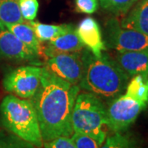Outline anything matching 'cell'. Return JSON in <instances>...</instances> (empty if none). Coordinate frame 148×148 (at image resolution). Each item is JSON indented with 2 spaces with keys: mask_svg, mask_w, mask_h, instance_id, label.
Returning <instances> with one entry per match:
<instances>
[{
  "mask_svg": "<svg viewBox=\"0 0 148 148\" xmlns=\"http://www.w3.org/2000/svg\"><path fill=\"white\" fill-rule=\"evenodd\" d=\"M78 85L59 78L42 67L40 84L30 101L36 112L44 142L73 133L72 115Z\"/></svg>",
  "mask_w": 148,
  "mask_h": 148,
  "instance_id": "obj_1",
  "label": "cell"
},
{
  "mask_svg": "<svg viewBox=\"0 0 148 148\" xmlns=\"http://www.w3.org/2000/svg\"><path fill=\"white\" fill-rule=\"evenodd\" d=\"M83 73L80 89L103 99H114L125 90L130 77L107 54L95 57L87 48L82 50Z\"/></svg>",
  "mask_w": 148,
  "mask_h": 148,
  "instance_id": "obj_2",
  "label": "cell"
},
{
  "mask_svg": "<svg viewBox=\"0 0 148 148\" xmlns=\"http://www.w3.org/2000/svg\"><path fill=\"white\" fill-rule=\"evenodd\" d=\"M0 116L3 126L8 132L37 148L44 146L36 112L30 100L7 95L0 105Z\"/></svg>",
  "mask_w": 148,
  "mask_h": 148,
  "instance_id": "obj_3",
  "label": "cell"
},
{
  "mask_svg": "<svg viewBox=\"0 0 148 148\" xmlns=\"http://www.w3.org/2000/svg\"><path fill=\"white\" fill-rule=\"evenodd\" d=\"M72 125L73 132L88 135L101 146L109 130L105 103L90 92H79L74 104Z\"/></svg>",
  "mask_w": 148,
  "mask_h": 148,
  "instance_id": "obj_4",
  "label": "cell"
},
{
  "mask_svg": "<svg viewBox=\"0 0 148 148\" xmlns=\"http://www.w3.org/2000/svg\"><path fill=\"white\" fill-rule=\"evenodd\" d=\"M42 67L25 65L11 70L3 81L4 90L11 95L30 100L40 84Z\"/></svg>",
  "mask_w": 148,
  "mask_h": 148,
  "instance_id": "obj_5",
  "label": "cell"
},
{
  "mask_svg": "<svg viewBox=\"0 0 148 148\" xmlns=\"http://www.w3.org/2000/svg\"><path fill=\"white\" fill-rule=\"evenodd\" d=\"M103 40L106 47L115 49L118 53L148 48V36L121 27L120 22L115 18H111L106 22Z\"/></svg>",
  "mask_w": 148,
  "mask_h": 148,
  "instance_id": "obj_6",
  "label": "cell"
},
{
  "mask_svg": "<svg viewBox=\"0 0 148 148\" xmlns=\"http://www.w3.org/2000/svg\"><path fill=\"white\" fill-rule=\"evenodd\" d=\"M147 107L126 94L119 95L107 108L108 127L113 132H124Z\"/></svg>",
  "mask_w": 148,
  "mask_h": 148,
  "instance_id": "obj_7",
  "label": "cell"
},
{
  "mask_svg": "<svg viewBox=\"0 0 148 148\" xmlns=\"http://www.w3.org/2000/svg\"><path fill=\"white\" fill-rule=\"evenodd\" d=\"M81 52L58 53L48 58L45 68L65 82L78 85L83 73Z\"/></svg>",
  "mask_w": 148,
  "mask_h": 148,
  "instance_id": "obj_8",
  "label": "cell"
},
{
  "mask_svg": "<svg viewBox=\"0 0 148 148\" xmlns=\"http://www.w3.org/2000/svg\"><path fill=\"white\" fill-rule=\"evenodd\" d=\"M40 57L19 40L12 32L0 28V62L28 63L40 66Z\"/></svg>",
  "mask_w": 148,
  "mask_h": 148,
  "instance_id": "obj_9",
  "label": "cell"
},
{
  "mask_svg": "<svg viewBox=\"0 0 148 148\" xmlns=\"http://www.w3.org/2000/svg\"><path fill=\"white\" fill-rule=\"evenodd\" d=\"M76 31L85 47L87 48L95 57L100 58L103 52L106 50V47L101 27L96 20L92 17H86L80 22Z\"/></svg>",
  "mask_w": 148,
  "mask_h": 148,
  "instance_id": "obj_10",
  "label": "cell"
},
{
  "mask_svg": "<svg viewBox=\"0 0 148 148\" xmlns=\"http://www.w3.org/2000/svg\"><path fill=\"white\" fill-rule=\"evenodd\" d=\"M84 48L85 45L74 29L49 41L47 46L42 48L41 56H45L47 59L58 53L81 52Z\"/></svg>",
  "mask_w": 148,
  "mask_h": 148,
  "instance_id": "obj_11",
  "label": "cell"
},
{
  "mask_svg": "<svg viewBox=\"0 0 148 148\" xmlns=\"http://www.w3.org/2000/svg\"><path fill=\"white\" fill-rule=\"evenodd\" d=\"M117 63L130 77L135 75L148 76V48L119 53Z\"/></svg>",
  "mask_w": 148,
  "mask_h": 148,
  "instance_id": "obj_12",
  "label": "cell"
},
{
  "mask_svg": "<svg viewBox=\"0 0 148 148\" xmlns=\"http://www.w3.org/2000/svg\"><path fill=\"white\" fill-rule=\"evenodd\" d=\"M0 28H4L12 32L15 36L21 40L32 51L37 53L40 57L41 56L43 46L40 41L36 36L32 27L29 22H17V23H5L0 24Z\"/></svg>",
  "mask_w": 148,
  "mask_h": 148,
  "instance_id": "obj_13",
  "label": "cell"
},
{
  "mask_svg": "<svg viewBox=\"0 0 148 148\" xmlns=\"http://www.w3.org/2000/svg\"><path fill=\"white\" fill-rule=\"evenodd\" d=\"M121 27L134 30L148 36V0H141L125 18Z\"/></svg>",
  "mask_w": 148,
  "mask_h": 148,
  "instance_id": "obj_14",
  "label": "cell"
},
{
  "mask_svg": "<svg viewBox=\"0 0 148 148\" xmlns=\"http://www.w3.org/2000/svg\"><path fill=\"white\" fill-rule=\"evenodd\" d=\"M28 22L32 27L36 36L40 42L50 41L56 37L76 29V27L73 24L49 25L34 21H29Z\"/></svg>",
  "mask_w": 148,
  "mask_h": 148,
  "instance_id": "obj_15",
  "label": "cell"
},
{
  "mask_svg": "<svg viewBox=\"0 0 148 148\" xmlns=\"http://www.w3.org/2000/svg\"><path fill=\"white\" fill-rule=\"evenodd\" d=\"M125 94L147 107L148 106V76L135 75L128 81Z\"/></svg>",
  "mask_w": 148,
  "mask_h": 148,
  "instance_id": "obj_16",
  "label": "cell"
},
{
  "mask_svg": "<svg viewBox=\"0 0 148 148\" xmlns=\"http://www.w3.org/2000/svg\"><path fill=\"white\" fill-rule=\"evenodd\" d=\"M19 0H0V24L24 22Z\"/></svg>",
  "mask_w": 148,
  "mask_h": 148,
  "instance_id": "obj_17",
  "label": "cell"
},
{
  "mask_svg": "<svg viewBox=\"0 0 148 148\" xmlns=\"http://www.w3.org/2000/svg\"><path fill=\"white\" fill-rule=\"evenodd\" d=\"M136 141L131 134L114 132L113 135L106 137L100 148H135Z\"/></svg>",
  "mask_w": 148,
  "mask_h": 148,
  "instance_id": "obj_18",
  "label": "cell"
},
{
  "mask_svg": "<svg viewBox=\"0 0 148 148\" xmlns=\"http://www.w3.org/2000/svg\"><path fill=\"white\" fill-rule=\"evenodd\" d=\"M101 8L117 15L125 14L138 0H98Z\"/></svg>",
  "mask_w": 148,
  "mask_h": 148,
  "instance_id": "obj_19",
  "label": "cell"
},
{
  "mask_svg": "<svg viewBox=\"0 0 148 148\" xmlns=\"http://www.w3.org/2000/svg\"><path fill=\"white\" fill-rule=\"evenodd\" d=\"M0 148H36V147L12 132L0 130Z\"/></svg>",
  "mask_w": 148,
  "mask_h": 148,
  "instance_id": "obj_20",
  "label": "cell"
},
{
  "mask_svg": "<svg viewBox=\"0 0 148 148\" xmlns=\"http://www.w3.org/2000/svg\"><path fill=\"white\" fill-rule=\"evenodd\" d=\"M19 7L22 17L26 21H34L39 9L38 0H19Z\"/></svg>",
  "mask_w": 148,
  "mask_h": 148,
  "instance_id": "obj_21",
  "label": "cell"
},
{
  "mask_svg": "<svg viewBox=\"0 0 148 148\" xmlns=\"http://www.w3.org/2000/svg\"><path fill=\"white\" fill-rule=\"evenodd\" d=\"M77 148H100L101 145L88 135L74 132L70 137Z\"/></svg>",
  "mask_w": 148,
  "mask_h": 148,
  "instance_id": "obj_22",
  "label": "cell"
},
{
  "mask_svg": "<svg viewBox=\"0 0 148 148\" xmlns=\"http://www.w3.org/2000/svg\"><path fill=\"white\" fill-rule=\"evenodd\" d=\"M76 9L85 14H92L99 8L98 0H75Z\"/></svg>",
  "mask_w": 148,
  "mask_h": 148,
  "instance_id": "obj_23",
  "label": "cell"
},
{
  "mask_svg": "<svg viewBox=\"0 0 148 148\" xmlns=\"http://www.w3.org/2000/svg\"><path fill=\"white\" fill-rule=\"evenodd\" d=\"M45 148H77L70 137H58L48 141L44 142Z\"/></svg>",
  "mask_w": 148,
  "mask_h": 148,
  "instance_id": "obj_24",
  "label": "cell"
}]
</instances>
